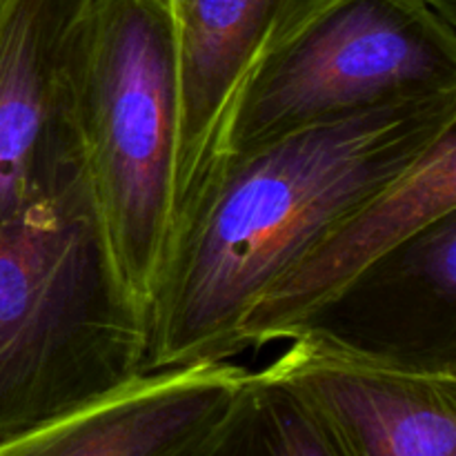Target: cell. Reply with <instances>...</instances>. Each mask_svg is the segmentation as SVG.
I'll use <instances>...</instances> for the list:
<instances>
[{"mask_svg": "<svg viewBox=\"0 0 456 456\" xmlns=\"http://www.w3.org/2000/svg\"><path fill=\"white\" fill-rule=\"evenodd\" d=\"M80 176L118 283L147 321L174 240L178 89L163 0H89L67 62Z\"/></svg>", "mask_w": 456, "mask_h": 456, "instance_id": "3957f363", "label": "cell"}, {"mask_svg": "<svg viewBox=\"0 0 456 456\" xmlns=\"http://www.w3.org/2000/svg\"><path fill=\"white\" fill-rule=\"evenodd\" d=\"M456 94L395 102L230 156L178 223L147 310L142 370L234 361L258 297L321 232L448 127Z\"/></svg>", "mask_w": 456, "mask_h": 456, "instance_id": "6da1fadb", "label": "cell"}, {"mask_svg": "<svg viewBox=\"0 0 456 456\" xmlns=\"http://www.w3.org/2000/svg\"><path fill=\"white\" fill-rule=\"evenodd\" d=\"M174 456H350L298 392L249 370L225 412Z\"/></svg>", "mask_w": 456, "mask_h": 456, "instance_id": "8fae6325", "label": "cell"}, {"mask_svg": "<svg viewBox=\"0 0 456 456\" xmlns=\"http://www.w3.org/2000/svg\"><path fill=\"white\" fill-rule=\"evenodd\" d=\"M178 89L174 218L183 221L225 156L245 92L337 0H163ZM174 227V234H176Z\"/></svg>", "mask_w": 456, "mask_h": 456, "instance_id": "5b68a950", "label": "cell"}, {"mask_svg": "<svg viewBox=\"0 0 456 456\" xmlns=\"http://www.w3.org/2000/svg\"><path fill=\"white\" fill-rule=\"evenodd\" d=\"M298 334L379 363L456 372V212L356 276L289 338Z\"/></svg>", "mask_w": 456, "mask_h": 456, "instance_id": "9c48e42d", "label": "cell"}, {"mask_svg": "<svg viewBox=\"0 0 456 456\" xmlns=\"http://www.w3.org/2000/svg\"><path fill=\"white\" fill-rule=\"evenodd\" d=\"M350 456H456V372L379 363L298 334L265 365Z\"/></svg>", "mask_w": 456, "mask_h": 456, "instance_id": "ba28073f", "label": "cell"}, {"mask_svg": "<svg viewBox=\"0 0 456 456\" xmlns=\"http://www.w3.org/2000/svg\"><path fill=\"white\" fill-rule=\"evenodd\" d=\"M450 212H456V125L405 172L330 223L254 301L239 328V354L288 341L356 276Z\"/></svg>", "mask_w": 456, "mask_h": 456, "instance_id": "8992f818", "label": "cell"}, {"mask_svg": "<svg viewBox=\"0 0 456 456\" xmlns=\"http://www.w3.org/2000/svg\"><path fill=\"white\" fill-rule=\"evenodd\" d=\"M441 94H456L452 25L423 0H337L252 80L223 163L301 129Z\"/></svg>", "mask_w": 456, "mask_h": 456, "instance_id": "277c9868", "label": "cell"}, {"mask_svg": "<svg viewBox=\"0 0 456 456\" xmlns=\"http://www.w3.org/2000/svg\"><path fill=\"white\" fill-rule=\"evenodd\" d=\"M248 374L234 361L141 372L0 441V456H174L225 412Z\"/></svg>", "mask_w": 456, "mask_h": 456, "instance_id": "30bf717a", "label": "cell"}, {"mask_svg": "<svg viewBox=\"0 0 456 456\" xmlns=\"http://www.w3.org/2000/svg\"><path fill=\"white\" fill-rule=\"evenodd\" d=\"M423 3L456 29V0H423Z\"/></svg>", "mask_w": 456, "mask_h": 456, "instance_id": "7c38bea8", "label": "cell"}, {"mask_svg": "<svg viewBox=\"0 0 456 456\" xmlns=\"http://www.w3.org/2000/svg\"><path fill=\"white\" fill-rule=\"evenodd\" d=\"M89 0H12L0 27V223L80 181L67 62Z\"/></svg>", "mask_w": 456, "mask_h": 456, "instance_id": "52a82bcc", "label": "cell"}, {"mask_svg": "<svg viewBox=\"0 0 456 456\" xmlns=\"http://www.w3.org/2000/svg\"><path fill=\"white\" fill-rule=\"evenodd\" d=\"M145 347L83 178L0 223V441L132 381Z\"/></svg>", "mask_w": 456, "mask_h": 456, "instance_id": "7a4b0ae2", "label": "cell"}]
</instances>
